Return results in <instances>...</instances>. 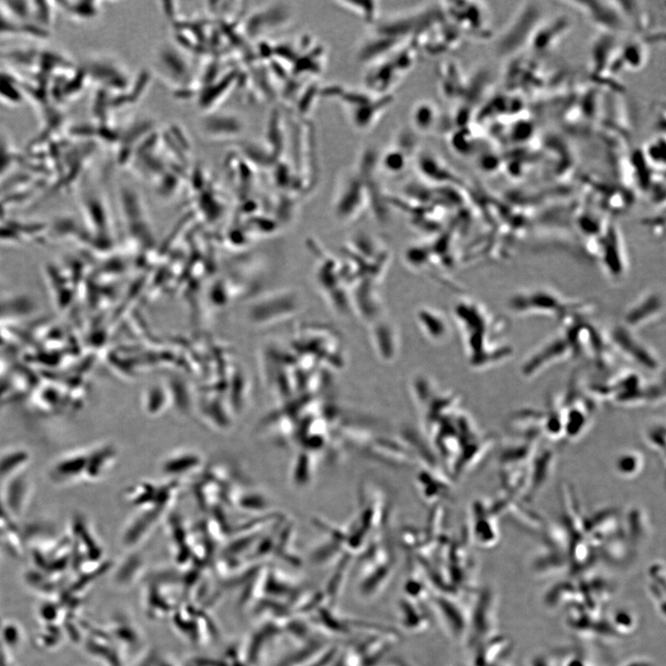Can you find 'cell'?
I'll return each instance as SVG.
<instances>
[{"label": "cell", "instance_id": "cell-11", "mask_svg": "<svg viewBox=\"0 0 666 666\" xmlns=\"http://www.w3.org/2000/svg\"><path fill=\"white\" fill-rule=\"evenodd\" d=\"M15 162V153L6 139L0 137V175L4 174Z\"/></svg>", "mask_w": 666, "mask_h": 666}, {"label": "cell", "instance_id": "cell-4", "mask_svg": "<svg viewBox=\"0 0 666 666\" xmlns=\"http://www.w3.org/2000/svg\"><path fill=\"white\" fill-rule=\"evenodd\" d=\"M370 92V91H369ZM324 97L341 101L355 127L370 130L379 122L380 118L391 103L390 95L363 94L356 91L330 86L321 90Z\"/></svg>", "mask_w": 666, "mask_h": 666}, {"label": "cell", "instance_id": "cell-7", "mask_svg": "<svg viewBox=\"0 0 666 666\" xmlns=\"http://www.w3.org/2000/svg\"><path fill=\"white\" fill-rule=\"evenodd\" d=\"M573 4L579 5L581 9L589 14L592 21L602 26L617 28L622 23V15H619L618 7H614L615 4L598 2Z\"/></svg>", "mask_w": 666, "mask_h": 666}, {"label": "cell", "instance_id": "cell-6", "mask_svg": "<svg viewBox=\"0 0 666 666\" xmlns=\"http://www.w3.org/2000/svg\"><path fill=\"white\" fill-rule=\"evenodd\" d=\"M665 299L659 289H650L635 299L623 315L622 324L634 331L664 320Z\"/></svg>", "mask_w": 666, "mask_h": 666}, {"label": "cell", "instance_id": "cell-13", "mask_svg": "<svg viewBox=\"0 0 666 666\" xmlns=\"http://www.w3.org/2000/svg\"><path fill=\"white\" fill-rule=\"evenodd\" d=\"M156 666H179V665L172 659L166 658V657L161 658L159 656L158 661L156 662Z\"/></svg>", "mask_w": 666, "mask_h": 666}, {"label": "cell", "instance_id": "cell-1", "mask_svg": "<svg viewBox=\"0 0 666 666\" xmlns=\"http://www.w3.org/2000/svg\"><path fill=\"white\" fill-rule=\"evenodd\" d=\"M455 313L473 368L497 367L513 356V347L507 337L508 324L504 318L473 299L459 302Z\"/></svg>", "mask_w": 666, "mask_h": 666}, {"label": "cell", "instance_id": "cell-2", "mask_svg": "<svg viewBox=\"0 0 666 666\" xmlns=\"http://www.w3.org/2000/svg\"><path fill=\"white\" fill-rule=\"evenodd\" d=\"M510 312L521 318H545L558 326L592 319L594 302L573 298L547 285L527 287L512 294L507 302Z\"/></svg>", "mask_w": 666, "mask_h": 666}, {"label": "cell", "instance_id": "cell-12", "mask_svg": "<svg viewBox=\"0 0 666 666\" xmlns=\"http://www.w3.org/2000/svg\"><path fill=\"white\" fill-rule=\"evenodd\" d=\"M662 432H664V426H661L660 424L659 425L651 426L646 433V439L655 450H659V451L663 453L664 446L660 443L659 440L660 434Z\"/></svg>", "mask_w": 666, "mask_h": 666}, {"label": "cell", "instance_id": "cell-5", "mask_svg": "<svg viewBox=\"0 0 666 666\" xmlns=\"http://www.w3.org/2000/svg\"><path fill=\"white\" fill-rule=\"evenodd\" d=\"M608 339L617 357L643 369L645 372L660 371V358L638 333L622 323L616 324L607 332Z\"/></svg>", "mask_w": 666, "mask_h": 666}, {"label": "cell", "instance_id": "cell-10", "mask_svg": "<svg viewBox=\"0 0 666 666\" xmlns=\"http://www.w3.org/2000/svg\"><path fill=\"white\" fill-rule=\"evenodd\" d=\"M342 6L344 9L364 19L366 22H371L370 23L375 22L378 19L379 8H377V3H363V8L362 3H342Z\"/></svg>", "mask_w": 666, "mask_h": 666}, {"label": "cell", "instance_id": "cell-9", "mask_svg": "<svg viewBox=\"0 0 666 666\" xmlns=\"http://www.w3.org/2000/svg\"><path fill=\"white\" fill-rule=\"evenodd\" d=\"M616 466L619 475L624 478H633L643 470L644 460L638 452L629 451L619 456Z\"/></svg>", "mask_w": 666, "mask_h": 666}, {"label": "cell", "instance_id": "cell-8", "mask_svg": "<svg viewBox=\"0 0 666 666\" xmlns=\"http://www.w3.org/2000/svg\"><path fill=\"white\" fill-rule=\"evenodd\" d=\"M413 127L422 133H428L437 128L439 113L437 106L429 101L420 102L414 106L411 114Z\"/></svg>", "mask_w": 666, "mask_h": 666}, {"label": "cell", "instance_id": "cell-3", "mask_svg": "<svg viewBox=\"0 0 666 666\" xmlns=\"http://www.w3.org/2000/svg\"><path fill=\"white\" fill-rule=\"evenodd\" d=\"M586 253L613 281L623 280L628 269L623 234L615 222L609 220L595 234L583 241Z\"/></svg>", "mask_w": 666, "mask_h": 666}]
</instances>
